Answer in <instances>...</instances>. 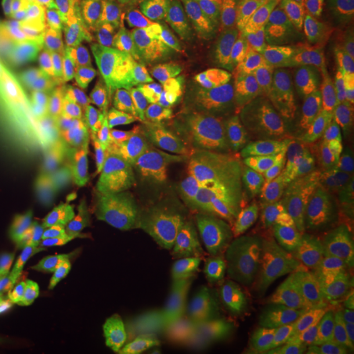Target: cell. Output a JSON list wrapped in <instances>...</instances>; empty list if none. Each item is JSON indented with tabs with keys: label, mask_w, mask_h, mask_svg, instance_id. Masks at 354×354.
Wrapping results in <instances>:
<instances>
[{
	"label": "cell",
	"mask_w": 354,
	"mask_h": 354,
	"mask_svg": "<svg viewBox=\"0 0 354 354\" xmlns=\"http://www.w3.org/2000/svg\"><path fill=\"white\" fill-rule=\"evenodd\" d=\"M319 79L342 99L354 102V76L330 50H324Z\"/></svg>",
	"instance_id": "obj_43"
},
{
	"label": "cell",
	"mask_w": 354,
	"mask_h": 354,
	"mask_svg": "<svg viewBox=\"0 0 354 354\" xmlns=\"http://www.w3.org/2000/svg\"><path fill=\"white\" fill-rule=\"evenodd\" d=\"M62 222L67 232L76 239L96 228V215L71 207L62 203L61 206Z\"/></svg>",
	"instance_id": "obj_52"
},
{
	"label": "cell",
	"mask_w": 354,
	"mask_h": 354,
	"mask_svg": "<svg viewBox=\"0 0 354 354\" xmlns=\"http://www.w3.org/2000/svg\"><path fill=\"white\" fill-rule=\"evenodd\" d=\"M248 37L256 50L269 57H291L310 45L294 36L282 21L270 15L253 19L252 26H248Z\"/></svg>",
	"instance_id": "obj_25"
},
{
	"label": "cell",
	"mask_w": 354,
	"mask_h": 354,
	"mask_svg": "<svg viewBox=\"0 0 354 354\" xmlns=\"http://www.w3.org/2000/svg\"><path fill=\"white\" fill-rule=\"evenodd\" d=\"M75 248L80 266L95 285L106 288L118 279L117 270H120V266L114 253L112 236L95 228L88 234L76 238Z\"/></svg>",
	"instance_id": "obj_18"
},
{
	"label": "cell",
	"mask_w": 354,
	"mask_h": 354,
	"mask_svg": "<svg viewBox=\"0 0 354 354\" xmlns=\"http://www.w3.org/2000/svg\"><path fill=\"white\" fill-rule=\"evenodd\" d=\"M274 176L285 185L297 206H315L322 187L326 181L324 172L313 165L279 168Z\"/></svg>",
	"instance_id": "obj_36"
},
{
	"label": "cell",
	"mask_w": 354,
	"mask_h": 354,
	"mask_svg": "<svg viewBox=\"0 0 354 354\" xmlns=\"http://www.w3.org/2000/svg\"><path fill=\"white\" fill-rule=\"evenodd\" d=\"M181 97L221 193L235 177L269 172L266 140L273 122L260 109L196 86L183 87Z\"/></svg>",
	"instance_id": "obj_1"
},
{
	"label": "cell",
	"mask_w": 354,
	"mask_h": 354,
	"mask_svg": "<svg viewBox=\"0 0 354 354\" xmlns=\"http://www.w3.org/2000/svg\"><path fill=\"white\" fill-rule=\"evenodd\" d=\"M282 261L295 282L322 299L354 308V269L322 247L290 243Z\"/></svg>",
	"instance_id": "obj_6"
},
{
	"label": "cell",
	"mask_w": 354,
	"mask_h": 354,
	"mask_svg": "<svg viewBox=\"0 0 354 354\" xmlns=\"http://www.w3.org/2000/svg\"><path fill=\"white\" fill-rule=\"evenodd\" d=\"M89 147L82 137H59L45 145L39 151V156L51 172L58 175L62 168Z\"/></svg>",
	"instance_id": "obj_44"
},
{
	"label": "cell",
	"mask_w": 354,
	"mask_h": 354,
	"mask_svg": "<svg viewBox=\"0 0 354 354\" xmlns=\"http://www.w3.org/2000/svg\"><path fill=\"white\" fill-rule=\"evenodd\" d=\"M352 251H353V252H354V248H353V250H352Z\"/></svg>",
	"instance_id": "obj_61"
},
{
	"label": "cell",
	"mask_w": 354,
	"mask_h": 354,
	"mask_svg": "<svg viewBox=\"0 0 354 354\" xmlns=\"http://www.w3.org/2000/svg\"><path fill=\"white\" fill-rule=\"evenodd\" d=\"M263 273L238 289L221 286L212 304L234 308L266 332L273 317L295 299L301 289L282 261V254H268Z\"/></svg>",
	"instance_id": "obj_5"
},
{
	"label": "cell",
	"mask_w": 354,
	"mask_h": 354,
	"mask_svg": "<svg viewBox=\"0 0 354 354\" xmlns=\"http://www.w3.org/2000/svg\"><path fill=\"white\" fill-rule=\"evenodd\" d=\"M77 124L82 134L80 137L86 140L92 149L111 156L104 125L102 102L95 100L91 96L86 99V102L82 104L79 109Z\"/></svg>",
	"instance_id": "obj_42"
},
{
	"label": "cell",
	"mask_w": 354,
	"mask_h": 354,
	"mask_svg": "<svg viewBox=\"0 0 354 354\" xmlns=\"http://www.w3.org/2000/svg\"><path fill=\"white\" fill-rule=\"evenodd\" d=\"M86 95L87 87L64 80L30 86L20 102L19 120L29 130L70 122Z\"/></svg>",
	"instance_id": "obj_7"
},
{
	"label": "cell",
	"mask_w": 354,
	"mask_h": 354,
	"mask_svg": "<svg viewBox=\"0 0 354 354\" xmlns=\"http://www.w3.org/2000/svg\"><path fill=\"white\" fill-rule=\"evenodd\" d=\"M248 26L238 6L231 0H206V19L200 48L215 46L239 57L247 51Z\"/></svg>",
	"instance_id": "obj_14"
},
{
	"label": "cell",
	"mask_w": 354,
	"mask_h": 354,
	"mask_svg": "<svg viewBox=\"0 0 354 354\" xmlns=\"http://www.w3.org/2000/svg\"><path fill=\"white\" fill-rule=\"evenodd\" d=\"M21 36L38 42L49 41L53 36V17L38 20L36 23L26 26L21 32Z\"/></svg>",
	"instance_id": "obj_57"
},
{
	"label": "cell",
	"mask_w": 354,
	"mask_h": 354,
	"mask_svg": "<svg viewBox=\"0 0 354 354\" xmlns=\"http://www.w3.org/2000/svg\"><path fill=\"white\" fill-rule=\"evenodd\" d=\"M1 155H4V174L16 196L30 206L49 207V194L26 156L13 147L8 151L6 147Z\"/></svg>",
	"instance_id": "obj_26"
},
{
	"label": "cell",
	"mask_w": 354,
	"mask_h": 354,
	"mask_svg": "<svg viewBox=\"0 0 354 354\" xmlns=\"http://www.w3.org/2000/svg\"><path fill=\"white\" fill-rule=\"evenodd\" d=\"M87 91L95 100L127 109L130 95L124 75V64L114 62L92 51L87 66Z\"/></svg>",
	"instance_id": "obj_19"
},
{
	"label": "cell",
	"mask_w": 354,
	"mask_h": 354,
	"mask_svg": "<svg viewBox=\"0 0 354 354\" xmlns=\"http://www.w3.org/2000/svg\"><path fill=\"white\" fill-rule=\"evenodd\" d=\"M302 149L323 168L335 159L354 153V127H319L304 136Z\"/></svg>",
	"instance_id": "obj_30"
},
{
	"label": "cell",
	"mask_w": 354,
	"mask_h": 354,
	"mask_svg": "<svg viewBox=\"0 0 354 354\" xmlns=\"http://www.w3.org/2000/svg\"><path fill=\"white\" fill-rule=\"evenodd\" d=\"M152 1L153 0H109L114 19L120 26L129 49L136 41L140 20Z\"/></svg>",
	"instance_id": "obj_46"
},
{
	"label": "cell",
	"mask_w": 354,
	"mask_h": 354,
	"mask_svg": "<svg viewBox=\"0 0 354 354\" xmlns=\"http://www.w3.org/2000/svg\"><path fill=\"white\" fill-rule=\"evenodd\" d=\"M6 147H7V140H6V136H4L3 130L0 129V155L4 152Z\"/></svg>",
	"instance_id": "obj_60"
},
{
	"label": "cell",
	"mask_w": 354,
	"mask_h": 354,
	"mask_svg": "<svg viewBox=\"0 0 354 354\" xmlns=\"http://www.w3.org/2000/svg\"><path fill=\"white\" fill-rule=\"evenodd\" d=\"M193 151V142L184 133H155L150 145V158L155 171L169 178Z\"/></svg>",
	"instance_id": "obj_34"
},
{
	"label": "cell",
	"mask_w": 354,
	"mask_h": 354,
	"mask_svg": "<svg viewBox=\"0 0 354 354\" xmlns=\"http://www.w3.org/2000/svg\"><path fill=\"white\" fill-rule=\"evenodd\" d=\"M75 354H102L100 353V351H99V348H95V346H89V345H86V344H82L80 346H79V349L76 351Z\"/></svg>",
	"instance_id": "obj_59"
},
{
	"label": "cell",
	"mask_w": 354,
	"mask_h": 354,
	"mask_svg": "<svg viewBox=\"0 0 354 354\" xmlns=\"http://www.w3.org/2000/svg\"><path fill=\"white\" fill-rule=\"evenodd\" d=\"M354 326V308H342L302 292L266 329L283 354H335L336 336Z\"/></svg>",
	"instance_id": "obj_2"
},
{
	"label": "cell",
	"mask_w": 354,
	"mask_h": 354,
	"mask_svg": "<svg viewBox=\"0 0 354 354\" xmlns=\"http://www.w3.org/2000/svg\"><path fill=\"white\" fill-rule=\"evenodd\" d=\"M130 171L125 168L113 172L102 181L97 193L96 228L113 236L124 226L127 196L130 190Z\"/></svg>",
	"instance_id": "obj_21"
},
{
	"label": "cell",
	"mask_w": 354,
	"mask_h": 354,
	"mask_svg": "<svg viewBox=\"0 0 354 354\" xmlns=\"http://www.w3.org/2000/svg\"><path fill=\"white\" fill-rule=\"evenodd\" d=\"M234 59L236 57L221 48L207 46L198 49L187 64L194 86L209 93L226 95L228 74Z\"/></svg>",
	"instance_id": "obj_24"
},
{
	"label": "cell",
	"mask_w": 354,
	"mask_h": 354,
	"mask_svg": "<svg viewBox=\"0 0 354 354\" xmlns=\"http://www.w3.org/2000/svg\"><path fill=\"white\" fill-rule=\"evenodd\" d=\"M177 285L162 294L146 295L140 307V333L145 354H178L176 344Z\"/></svg>",
	"instance_id": "obj_10"
},
{
	"label": "cell",
	"mask_w": 354,
	"mask_h": 354,
	"mask_svg": "<svg viewBox=\"0 0 354 354\" xmlns=\"http://www.w3.org/2000/svg\"><path fill=\"white\" fill-rule=\"evenodd\" d=\"M342 0H290L279 8L282 24L307 44L332 36Z\"/></svg>",
	"instance_id": "obj_13"
},
{
	"label": "cell",
	"mask_w": 354,
	"mask_h": 354,
	"mask_svg": "<svg viewBox=\"0 0 354 354\" xmlns=\"http://www.w3.org/2000/svg\"><path fill=\"white\" fill-rule=\"evenodd\" d=\"M99 351L102 354H145L140 329H131L124 335L115 336L100 346Z\"/></svg>",
	"instance_id": "obj_54"
},
{
	"label": "cell",
	"mask_w": 354,
	"mask_h": 354,
	"mask_svg": "<svg viewBox=\"0 0 354 354\" xmlns=\"http://www.w3.org/2000/svg\"><path fill=\"white\" fill-rule=\"evenodd\" d=\"M125 127H127V165H134L143 160L151 145L152 133L146 120L140 113L134 102H129L125 109Z\"/></svg>",
	"instance_id": "obj_41"
},
{
	"label": "cell",
	"mask_w": 354,
	"mask_h": 354,
	"mask_svg": "<svg viewBox=\"0 0 354 354\" xmlns=\"http://www.w3.org/2000/svg\"><path fill=\"white\" fill-rule=\"evenodd\" d=\"M181 273L185 281V288L189 298L190 323H192V335H193L192 348H198L201 346L206 330L210 324V319L213 314V304L207 298V295L203 292V288L197 282L190 266L181 264Z\"/></svg>",
	"instance_id": "obj_39"
},
{
	"label": "cell",
	"mask_w": 354,
	"mask_h": 354,
	"mask_svg": "<svg viewBox=\"0 0 354 354\" xmlns=\"http://www.w3.org/2000/svg\"><path fill=\"white\" fill-rule=\"evenodd\" d=\"M226 210L231 218L273 234L270 216L257 180L250 177L232 178L228 187Z\"/></svg>",
	"instance_id": "obj_20"
},
{
	"label": "cell",
	"mask_w": 354,
	"mask_h": 354,
	"mask_svg": "<svg viewBox=\"0 0 354 354\" xmlns=\"http://www.w3.org/2000/svg\"><path fill=\"white\" fill-rule=\"evenodd\" d=\"M261 67L281 127H306L328 118L342 106V96L317 76L299 73L288 57H270Z\"/></svg>",
	"instance_id": "obj_3"
},
{
	"label": "cell",
	"mask_w": 354,
	"mask_h": 354,
	"mask_svg": "<svg viewBox=\"0 0 354 354\" xmlns=\"http://www.w3.org/2000/svg\"><path fill=\"white\" fill-rule=\"evenodd\" d=\"M42 44L33 39L11 42L0 48V66L10 75L30 86L59 80L41 57Z\"/></svg>",
	"instance_id": "obj_16"
},
{
	"label": "cell",
	"mask_w": 354,
	"mask_h": 354,
	"mask_svg": "<svg viewBox=\"0 0 354 354\" xmlns=\"http://www.w3.org/2000/svg\"><path fill=\"white\" fill-rule=\"evenodd\" d=\"M127 62L131 93L145 95L162 88L167 82L183 84L187 80L184 66L163 35L159 0H153L143 15L136 41L127 51Z\"/></svg>",
	"instance_id": "obj_4"
},
{
	"label": "cell",
	"mask_w": 354,
	"mask_h": 354,
	"mask_svg": "<svg viewBox=\"0 0 354 354\" xmlns=\"http://www.w3.org/2000/svg\"><path fill=\"white\" fill-rule=\"evenodd\" d=\"M41 57L59 80L71 82L87 87V66L92 51L79 50L54 44L50 41L41 42Z\"/></svg>",
	"instance_id": "obj_32"
},
{
	"label": "cell",
	"mask_w": 354,
	"mask_h": 354,
	"mask_svg": "<svg viewBox=\"0 0 354 354\" xmlns=\"http://www.w3.org/2000/svg\"><path fill=\"white\" fill-rule=\"evenodd\" d=\"M91 44L92 49L114 62L127 61V42L118 23L113 17L91 16Z\"/></svg>",
	"instance_id": "obj_38"
},
{
	"label": "cell",
	"mask_w": 354,
	"mask_h": 354,
	"mask_svg": "<svg viewBox=\"0 0 354 354\" xmlns=\"http://www.w3.org/2000/svg\"><path fill=\"white\" fill-rule=\"evenodd\" d=\"M125 160L104 155L89 147L77 155L57 175L64 181H83L89 184H99L113 172L127 168Z\"/></svg>",
	"instance_id": "obj_33"
},
{
	"label": "cell",
	"mask_w": 354,
	"mask_h": 354,
	"mask_svg": "<svg viewBox=\"0 0 354 354\" xmlns=\"http://www.w3.org/2000/svg\"><path fill=\"white\" fill-rule=\"evenodd\" d=\"M214 241L219 257H225L236 251L261 248L277 238L263 228L223 215L215 222Z\"/></svg>",
	"instance_id": "obj_28"
},
{
	"label": "cell",
	"mask_w": 354,
	"mask_h": 354,
	"mask_svg": "<svg viewBox=\"0 0 354 354\" xmlns=\"http://www.w3.org/2000/svg\"><path fill=\"white\" fill-rule=\"evenodd\" d=\"M130 192L153 206L168 221L183 203L169 184L153 174L134 171L130 174Z\"/></svg>",
	"instance_id": "obj_35"
},
{
	"label": "cell",
	"mask_w": 354,
	"mask_h": 354,
	"mask_svg": "<svg viewBox=\"0 0 354 354\" xmlns=\"http://www.w3.org/2000/svg\"><path fill=\"white\" fill-rule=\"evenodd\" d=\"M24 1L26 0H6L3 6L10 30L19 36H21L24 29Z\"/></svg>",
	"instance_id": "obj_56"
},
{
	"label": "cell",
	"mask_w": 354,
	"mask_h": 354,
	"mask_svg": "<svg viewBox=\"0 0 354 354\" xmlns=\"http://www.w3.org/2000/svg\"><path fill=\"white\" fill-rule=\"evenodd\" d=\"M288 1L290 0H234L241 12L251 15L253 19L279 11V8Z\"/></svg>",
	"instance_id": "obj_55"
},
{
	"label": "cell",
	"mask_w": 354,
	"mask_h": 354,
	"mask_svg": "<svg viewBox=\"0 0 354 354\" xmlns=\"http://www.w3.org/2000/svg\"><path fill=\"white\" fill-rule=\"evenodd\" d=\"M330 38L354 67V0H342Z\"/></svg>",
	"instance_id": "obj_49"
},
{
	"label": "cell",
	"mask_w": 354,
	"mask_h": 354,
	"mask_svg": "<svg viewBox=\"0 0 354 354\" xmlns=\"http://www.w3.org/2000/svg\"><path fill=\"white\" fill-rule=\"evenodd\" d=\"M62 203L87 213H96L97 192L93 184L83 181H64Z\"/></svg>",
	"instance_id": "obj_51"
},
{
	"label": "cell",
	"mask_w": 354,
	"mask_h": 354,
	"mask_svg": "<svg viewBox=\"0 0 354 354\" xmlns=\"http://www.w3.org/2000/svg\"><path fill=\"white\" fill-rule=\"evenodd\" d=\"M345 234L342 215H332L315 206H304L291 218V241L304 245L322 247L327 241L340 239ZM291 241V243H292Z\"/></svg>",
	"instance_id": "obj_23"
},
{
	"label": "cell",
	"mask_w": 354,
	"mask_h": 354,
	"mask_svg": "<svg viewBox=\"0 0 354 354\" xmlns=\"http://www.w3.org/2000/svg\"><path fill=\"white\" fill-rule=\"evenodd\" d=\"M266 201L268 214L273 226V234L277 241L289 245L291 241L290 222L295 214L297 203L292 200L290 193L277 177L264 176L257 180Z\"/></svg>",
	"instance_id": "obj_31"
},
{
	"label": "cell",
	"mask_w": 354,
	"mask_h": 354,
	"mask_svg": "<svg viewBox=\"0 0 354 354\" xmlns=\"http://www.w3.org/2000/svg\"><path fill=\"white\" fill-rule=\"evenodd\" d=\"M79 8L95 17H113L109 0H71Z\"/></svg>",
	"instance_id": "obj_58"
},
{
	"label": "cell",
	"mask_w": 354,
	"mask_h": 354,
	"mask_svg": "<svg viewBox=\"0 0 354 354\" xmlns=\"http://www.w3.org/2000/svg\"><path fill=\"white\" fill-rule=\"evenodd\" d=\"M159 15L171 50L180 64H188L200 48L206 0H159Z\"/></svg>",
	"instance_id": "obj_9"
},
{
	"label": "cell",
	"mask_w": 354,
	"mask_h": 354,
	"mask_svg": "<svg viewBox=\"0 0 354 354\" xmlns=\"http://www.w3.org/2000/svg\"><path fill=\"white\" fill-rule=\"evenodd\" d=\"M102 109L111 156L127 162L125 111L117 105L106 102H102Z\"/></svg>",
	"instance_id": "obj_48"
},
{
	"label": "cell",
	"mask_w": 354,
	"mask_h": 354,
	"mask_svg": "<svg viewBox=\"0 0 354 354\" xmlns=\"http://www.w3.org/2000/svg\"><path fill=\"white\" fill-rule=\"evenodd\" d=\"M168 235L158 238L151 248L137 260L120 266L130 285L145 295H158L172 283L178 282L180 266Z\"/></svg>",
	"instance_id": "obj_12"
},
{
	"label": "cell",
	"mask_w": 354,
	"mask_h": 354,
	"mask_svg": "<svg viewBox=\"0 0 354 354\" xmlns=\"http://www.w3.org/2000/svg\"><path fill=\"white\" fill-rule=\"evenodd\" d=\"M49 41L73 49L92 50L91 15L71 0H61L53 17V36Z\"/></svg>",
	"instance_id": "obj_29"
},
{
	"label": "cell",
	"mask_w": 354,
	"mask_h": 354,
	"mask_svg": "<svg viewBox=\"0 0 354 354\" xmlns=\"http://www.w3.org/2000/svg\"><path fill=\"white\" fill-rule=\"evenodd\" d=\"M226 96L256 106L273 124L279 125V114L263 67L253 59L248 50L241 53L230 70Z\"/></svg>",
	"instance_id": "obj_15"
},
{
	"label": "cell",
	"mask_w": 354,
	"mask_h": 354,
	"mask_svg": "<svg viewBox=\"0 0 354 354\" xmlns=\"http://www.w3.org/2000/svg\"><path fill=\"white\" fill-rule=\"evenodd\" d=\"M214 226H206L183 210H176L168 219V239L180 264L193 266L200 260Z\"/></svg>",
	"instance_id": "obj_22"
},
{
	"label": "cell",
	"mask_w": 354,
	"mask_h": 354,
	"mask_svg": "<svg viewBox=\"0 0 354 354\" xmlns=\"http://www.w3.org/2000/svg\"><path fill=\"white\" fill-rule=\"evenodd\" d=\"M219 261H221V257L216 252L214 230H213L203 256L192 268L194 277L210 301L214 299L215 294L219 290L221 282H222L221 272H219Z\"/></svg>",
	"instance_id": "obj_45"
},
{
	"label": "cell",
	"mask_w": 354,
	"mask_h": 354,
	"mask_svg": "<svg viewBox=\"0 0 354 354\" xmlns=\"http://www.w3.org/2000/svg\"><path fill=\"white\" fill-rule=\"evenodd\" d=\"M222 193L209 163L198 160L190 169L189 175L180 188V200L200 216L206 226H214L215 215Z\"/></svg>",
	"instance_id": "obj_17"
},
{
	"label": "cell",
	"mask_w": 354,
	"mask_h": 354,
	"mask_svg": "<svg viewBox=\"0 0 354 354\" xmlns=\"http://www.w3.org/2000/svg\"><path fill=\"white\" fill-rule=\"evenodd\" d=\"M200 354H270L266 332L241 313L213 304Z\"/></svg>",
	"instance_id": "obj_8"
},
{
	"label": "cell",
	"mask_w": 354,
	"mask_h": 354,
	"mask_svg": "<svg viewBox=\"0 0 354 354\" xmlns=\"http://www.w3.org/2000/svg\"><path fill=\"white\" fill-rule=\"evenodd\" d=\"M134 302L129 281L114 279L93 304L82 344L100 348L111 342L127 323Z\"/></svg>",
	"instance_id": "obj_11"
},
{
	"label": "cell",
	"mask_w": 354,
	"mask_h": 354,
	"mask_svg": "<svg viewBox=\"0 0 354 354\" xmlns=\"http://www.w3.org/2000/svg\"><path fill=\"white\" fill-rule=\"evenodd\" d=\"M156 239L158 238H147L127 228H121L112 236L118 266L137 260L151 248Z\"/></svg>",
	"instance_id": "obj_50"
},
{
	"label": "cell",
	"mask_w": 354,
	"mask_h": 354,
	"mask_svg": "<svg viewBox=\"0 0 354 354\" xmlns=\"http://www.w3.org/2000/svg\"><path fill=\"white\" fill-rule=\"evenodd\" d=\"M124 228L134 231L147 238H165V222L163 214L153 206L140 200L129 190L127 209L124 216Z\"/></svg>",
	"instance_id": "obj_40"
},
{
	"label": "cell",
	"mask_w": 354,
	"mask_h": 354,
	"mask_svg": "<svg viewBox=\"0 0 354 354\" xmlns=\"http://www.w3.org/2000/svg\"><path fill=\"white\" fill-rule=\"evenodd\" d=\"M130 100L138 108L152 134L184 131L176 99L163 87L145 95L131 93Z\"/></svg>",
	"instance_id": "obj_27"
},
{
	"label": "cell",
	"mask_w": 354,
	"mask_h": 354,
	"mask_svg": "<svg viewBox=\"0 0 354 354\" xmlns=\"http://www.w3.org/2000/svg\"><path fill=\"white\" fill-rule=\"evenodd\" d=\"M268 256L261 261H241L234 259H222L219 261L221 286L238 289L257 279L268 266Z\"/></svg>",
	"instance_id": "obj_47"
},
{
	"label": "cell",
	"mask_w": 354,
	"mask_h": 354,
	"mask_svg": "<svg viewBox=\"0 0 354 354\" xmlns=\"http://www.w3.org/2000/svg\"><path fill=\"white\" fill-rule=\"evenodd\" d=\"M323 169L328 183L354 192V153L335 159Z\"/></svg>",
	"instance_id": "obj_53"
},
{
	"label": "cell",
	"mask_w": 354,
	"mask_h": 354,
	"mask_svg": "<svg viewBox=\"0 0 354 354\" xmlns=\"http://www.w3.org/2000/svg\"><path fill=\"white\" fill-rule=\"evenodd\" d=\"M266 155L269 172L279 168L307 165V159L285 127L272 124L266 140Z\"/></svg>",
	"instance_id": "obj_37"
}]
</instances>
